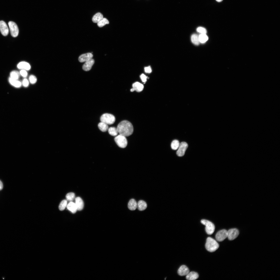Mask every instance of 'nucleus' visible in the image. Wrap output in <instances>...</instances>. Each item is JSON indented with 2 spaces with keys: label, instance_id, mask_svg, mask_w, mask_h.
<instances>
[{
  "label": "nucleus",
  "instance_id": "72a5a7b5",
  "mask_svg": "<svg viewBox=\"0 0 280 280\" xmlns=\"http://www.w3.org/2000/svg\"><path fill=\"white\" fill-rule=\"evenodd\" d=\"M29 80L26 78L24 79L22 82V85L24 87H27L29 85Z\"/></svg>",
  "mask_w": 280,
  "mask_h": 280
},
{
  "label": "nucleus",
  "instance_id": "ddd939ff",
  "mask_svg": "<svg viewBox=\"0 0 280 280\" xmlns=\"http://www.w3.org/2000/svg\"><path fill=\"white\" fill-rule=\"evenodd\" d=\"M94 63V60L92 59L90 60L85 62L82 66L83 69L85 71H88L91 68Z\"/></svg>",
  "mask_w": 280,
  "mask_h": 280
},
{
  "label": "nucleus",
  "instance_id": "7c9ffc66",
  "mask_svg": "<svg viewBox=\"0 0 280 280\" xmlns=\"http://www.w3.org/2000/svg\"><path fill=\"white\" fill-rule=\"evenodd\" d=\"M67 201L66 200H62L60 203L59 206V209L61 211L64 210L67 205Z\"/></svg>",
  "mask_w": 280,
  "mask_h": 280
},
{
  "label": "nucleus",
  "instance_id": "aec40b11",
  "mask_svg": "<svg viewBox=\"0 0 280 280\" xmlns=\"http://www.w3.org/2000/svg\"><path fill=\"white\" fill-rule=\"evenodd\" d=\"M137 203L134 199H131L128 204V207L130 210L133 211L135 210L137 208Z\"/></svg>",
  "mask_w": 280,
  "mask_h": 280
},
{
  "label": "nucleus",
  "instance_id": "393cba45",
  "mask_svg": "<svg viewBox=\"0 0 280 280\" xmlns=\"http://www.w3.org/2000/svg\"><path fill=\"white\" fill-rule=\"evenodd\" d=\"M199 38L200 42L203 43L208 40V37L206 34H201L199 36Z\"/></svg>",
  "mask_w": 280,
  "mask_h": 280
},
{
  "label": "nucleus",
  "instance_id": "412c9836",
  "mask_svg": "<svg viewBox=\"0 0 280 280\" xmlns=\"http://www.w3.org/2000/svg\"><path fill=\"white\" fill-rule=\"evenodd\" d=\"M147 207L146 203L144 201L140 200L137 203V207L140 211H142L145 209Z\"/></svg>",
  "mask_w": 280,
  "mask_h": 280
},
{
  "label": "nucleus",
  "instance_id": "4468645a",
  "mask_svg": "<svg viewBox=\"0 0 280 280\" xmlns=\"http://www.w3.org/2000/svg\"><path fill=\"white\" fill-rule=\"evenodd\" d=\"M132 86V88L130 89L131 92L135 90L137 92H139L142 91L144 88L143 85L138 82H136L133 83Z\"/></svg>",
  "mask_w": 280,
  "mask_h": 280
},
{
  "label": "nucleus",
  "instance_id": "4c0bfd02",
  "mask_svg": "<svg viewBox=\"0 0 280 280\" xmlns=\"http://www.w3.org/2000/svg\"><path fill=\"white\" fill-rule=\"evenodd\" d=\"M3 187V184L2 181L0 180V190H2Z\"/></svg>",
  "mask_w": 280,
  "mask_h": 280
},
{
  "label": "nucleus",
  "instance_id": "b1692460",
  "mask_svg": "<svg viewBox=\"0 0 280 280\" xmlns=\"http://www.w3.org/2000/svg\"><path fill=\"white\" fill-rule=\"evenodd\" d=\"M191 41L193 44L197 45H198L200 43L199 40V36L195 34H193L191 37Z\"/></svg>",
  "mask_w": 280,
  "mask_h": 280
},
{
  "label": "nucleus",
  "instance_id": "20e7f679",
  "mask_svg": "<svg viewBox=\"0 0 280 280\" xmlns=\"http://www.w3.org/2000/svg\"><path fill=\"white\" fill-rule=\"evenodd\" d=\"M100 120L101 122L106 123L108 125H111L114 123L115 118L113 115L110 114L105 113L101 116Z\"/></svg>",
  "mask_w": 280,
  "mask_h": 280
},
{
  "label": "nucleus",
  "instance_id": "6e6552de",
  "mask_svg": "<svg viewBox=\"0 0 280 280\" xmlns=\"http://www.w3.org/2000/svg\"><path fill=\"white\" fill-rule=\"evenodd\" d=\"M227 236V231L223 229L219 231L216 234L215 238L219 241H222L225 239Z\"/></svg>",
  "mask_w": 280,
  "mask_h": 280
},
{
  "label": "nucleus",
  "instance_id": "9d476101",
  "mask_svg": "<svg viewBox=\"0 0 280 280\" xmlns=\"http://www.w3.org/2000/svg\"><path fill=\"white\" fill-rule=\"evenodd\" d=\"M0 31L4 36H7L9 32V29L7 24L3 20L0 21Z\"/></svg>",
  "mask_w": 280,
  "mask_h": 280
},
{
  "label": "nucleus",
  "instance_id": "2eb2a0df",
  "mask_svg": "<svg viewBox=\"0 0 280 280\" xmlns=\"http://www.w3.org/2000/svg\"><path fill=\"white\" fill-rule=\"evenodd\" d=\"M17 67L19 69H24L26 71L30 70L31 68L29 64L25 61L20 62L18 64Z\"/></svg>",
  "mask_w": 280,
  "mask_h": 280
},
{
  "label": "nucleus",
  "instance_id": "f257e3e1",
  "mask_svg": "<svg viewBox=\"0 0 280 280\" xmlns=\"http://www.w3.org/2000/svg\"><path fill=\"white\" fill-rule=\"evenodd\" d=\"M117 129L119 134L125 137L131 135L134 130L132 124L127 120H123L120 122L118 124Z\"/></svg>",
  "mask_w": 280,
  "mask_h": 280
},
{
  "label": "nucleus",
  "instance_id": "c756f323",
  "mask_svg": "<svg viewBox=\"0 0 280 280\" xmlns=\"http://www.w3.org/2000/svg\"><path fill=\"white\" fill-rule=\"evenodd\" d=\"M109 21L106 18H103L102 20L97 23V25L99 27H102L106 24H109Z\"/></svg>",
  "mask_w": 280,
  "mask_h": 280
},
{
  "label": "nucleus",
  "instance_id": "dca6fc26",
  "mask_svg": "<svg viewBox=\"0 0 280 280\" xmlns=\"http://www.w3.org/2000/svg\"><path fill=\"white\" fill-rule=\"evenodd\" d=\"M75 201L77 210H82L84 207V202L82 199L79 197H77L75 198Z\"/></svg>",
  "mask_w": 280,
  "mask_h": 280
},
{
  "label": "nucleus",
  "instance_id": "f8f14e48",
  "mask_svg": "<svg viewBox=\"0 0 280 280\" xmlns=\"http://www.w3.org/2000/svg\"><path fill=\"white\" fill-rule=\"evenodd\" d=\"M189 272L188 268L186 265H183L181 266L178 270V275L181 276L186 275Z\"/></svg>",
  "mask_w": 280,
  "mask_h": 280
},
{
  "label": "nucleus",
  "instance_id": "f03ea898",
  "mask_svg": "<svg viewBox=\"0 0 280 280\" xmlns=\"http://www.w3.org/2000/svg\"><path fill=\"white\" fill-rule=\"evenodd\" d=\"M205 248L207 250L212 252L215 251L219 247V245L216 241L213 238L208 237L206 240Z\"/></svg>",
  "mask_w": 280,
  "mask_h": 280
},
{
  "label": "nucleus",
  "instance_id": "bb28decb",
  "mask_svg": "<svg viewBox=\"0 0 280 280\" xmlns=\"http://www.w3.org/2000/svg\"><path fill=\"white\" fill-rule=\"evenodd\" d=\"M19 73L16 71H13L10 74V77L15 79L18 80L19 77Z\"/></svg>",
  "mask_w": 280,
  "mask_h": 280
},
{
  "label": "nucleus",
  "instance_id": "2f4dec72",
  "mask_svg": "<svg viewBox=\"0 0 280 280\" xmlns=\"http://www.w3.org/2000/svg\"><path fill=\"white\" fill-rule=\"evenodd\" d=\"M37 79L36 76L33 75H31L29 78V82L32 84H35L37 82Z\"/></svg>",
  "mask_w": 280,
  "mask_h": 280
},
{
  "label": "nucleus",
  "instance_id": "a211bd4d",
  "mask_svg": "<svg viewBox=\"0 0 280 280\" xmlns=\"http://www.w3.org/2000/svg\"><path fill=\"white\" fill-rule=\"evenodd\" d=\"M186 276V278L188 280H194L199 277L198 273L194 271L189 272Z\"/></svg>",
  "mask_w": 280,
  "mask_h": 280
},
{
  "label": "nucleus",
  "instance_id": "cd10ccee",
  "mask_svg": "<svg viewBox=\"0 0 280 280\" xmlns=\"http://www.w3.org/2000/svg\"><path fill=\"white\" fill-rule=\"evenodd\" d=\"M180 143L178 140H174L173 141L171 144V148L173 150L177 149L179 146Z\"/></svg>",
  "mask_w": 280,
  "mask_h": 280
},
{
  "label": "nucleus",
  "instance_id": "0eeeda50",
  "mask_svg": "<svg viewBox=\"0 0 280 280\" xmlns=\"http://www.w3.org/2000/svg\"><path fill=\"white\" fill-rule=\"evenodd\" d=\"M188 147V145L186 142H182L180 143L178 149L176 152L177 155L179 157L183 156Z\"/></svg>",
  "mask_w": 280,
  "mask_h": 280
},
{
  "label": "nucleus",
  "instance_id": "58836bf2",
  "mask_svg": "<svg viewBox=\"0 0 280 280\" xmlns=\"http://www.w3.org/2000/svg\"><path fill=\"white\" fill-rule=\"evenodd\" d=\"M216 1L218 2H222L223 0H216Z\"/></svg>",
  "mask_w": 280,
  "mask_h": 280
},
{
  "label": "nucleus",
  "instance_id": "39448f33",
  "mask_svg": "<svg viewBox=\"0 0 280 280\" xmlns=\"http://www.w3.org/2000/svg\"><path fill=\"white\" fill-rule=\"evenodd\" d=\"M114 140L118 146L121 148H124L127 145V141L124 136L119 134L115 137Z\"/></svg>",
  "mask_w": 280,
  "mask_h": 280
},
{
  "label": "nucleus",
  "instance_id": "c9c22d12",
  "mask_svg": "<svg viewBox=\"0 0 280 280\" xmlns=\"http://www.w3.org/2000/svg\"><path fill=\"white\" fill-rule=\"evenodd\" d=\"M140 77L143 82H145L146 81L147 77L144 74H141L140 76Z\"/></svg>",
  "mask_w": 280,
  "mask_h": 280
},
{
  "label": "nucleus",
  "instance_id": "9b49d317",
  "mask_svg": "<svg viewBox=\"0 0 280 280\" xmlns=\"http://www.w3.org/2000/svg\"><path fill=\"white\" fill-rule=\"evenodd\" d=\"M93 57L92 53H88L81 55L79 57L78 60L81 62H86L92 59Z\"/></svg>",
  "mask_w": 280,
  "mask_h": 280
},
{
  "label": "nucleus",
  "instance_id": "1a4fd4ad",
  "mask_svg": "<svg viewBox=\"0 0 280 280\" xmlns=\"http://www.w3.org/2000/svg\"><path fill=\"white\" fill-rule=\"evenodd\" d=\"M239 232L236 228H232L227 231V237L229 240H232L236 239L239 235Z\"/></svg>",
  "mask_w": 280,
  "mask_h": 280
},
{
  "label": "nucleus",
  "instance_id": "7ed1b4c3",
  "mask_svg": "<svg viewBox=\"0 0 280 280\" xmlns=\"http://www.w3.org/2000/svg\"><path fill=\"white\" fill-rule=\"evenodd\" d=\"M201 222L205 226V230L207 233L208 235L212 234L214 232L215 226L211 222L205 219L201 220Z\"/></svg>",
  "mask_w": 280,
  "mask_h": 280
},
{
  "label": "nucleus",
  "instance_id": "6ab92c4d",
  "mask_svg": "<svg viewBox=\"0 0 280 280\" xmlns=\"http://www.w3.org/2000/svg\"><path fill=\"white\" fill-rule=\"evenodd\" d=\"M67 208L72 213H75L77 210V207L75 203L70 202L66 206Z\"/></svg>",
  "mask_w": 280,
  "mask_h": 280
},
{
  "label": "nucleus",
  "instance_id": "473e14b6",
  "mask_svg": "<svg viewBox=\"0 0 280 280\" xmlns=\"http://www.w3.org/2000/svg\"><path fill=\"white\" fill-rule=\"evenodd\" d=\"M197 31L201 34H206L207 32L206 29L202 27H198L197 29Z\"/></svg>",
  "mask_w": 280,
  "mask_h": 280
},
{
  "label": "nucleus",
  "instance_id": "e433bc0d",
  "mask_svg": "<svg viewBox=\"0 0 280 280\" xmlns=\"http://www.w3.org/2000/svg\"><path fill=\"white\" fill-rule=\"evenodd\" d=\"M144 70L145 72L146 73H150L152 72L151 68L150 66L145 67L144 68Z\"/></svg>",
  "mask_w": 280,
  "mask_h": 280
},
{
  "label": "nucleus",
  "instance_id": "4be33fe9",
  "mask_svg": "<svg viewBox=\"0 0 280 280\" xmlns=\"http://www.w3.org/2000/svg\"><path fill=\"white\" fill-rule=\"evenodd\" d=\"M103 18V16L102 14L100 12H98L93 16L92 20L94 23H97L102 20Z\"/></svg>",
  "mask_w": 280,
  "mask_h": 280
},
{
  "label": "nucleus",
  "instance_id": "5701e85b",
  "mask_svg": "<svg viewBox=\"0 0 280 280\" xmlns=\"http://www.w3.org/2000/svg\"><path fill=\"white\" fill-rule=\"evenodd\" d=\"M98 126L99 129L103 132L106 131L109 128L107 124L102 122L99 123Z\"/></svg>",
  "mask_w": 280,
  "mask_h": 280
},
{
  "label": "nucleus",
  "instance_id": "f3484780",
  "mask_svg": "<svg viewBox=\"0 0 280 280\" xmlns=\"http://www.w3.org/2000/svg\"><path fill=\"white\" fill-rule=\"evenodd\" d=\"M9 81L11 85L16 88H19L22 85V82L18 80L13 79L10 77L9 79Z\"/></svg>",
  "mask_w": 280,
  "mask_h": 280
},
{
  "label": "nucleus",
  "instance_id": "c85d7f7f",
  "mask_svg": "<svg viewBox=\"0 0 280 280\" xmlns=\"http://www.w3.org/2000/svg\"><path fill=\"white\" fill-rule=\"evenodd\" d=\"M75 194L73 192L68 193L66 195L67 201L70 202L72 201L75 199Z\"/></svg>",
  "mask_w": 280,
  "mask_h": 280
},
{
  "label": "nucleus",
  "instance_id": "a878e982",
  "mask_svg": "<svg viewBox=\"0 0 280 280\" xmlns=\"http://www.w3.org/2000/svg\"><path fill=\"white\" fill-rule=\"evenodd\" d=\"M108 131L109 134L113 136H116L118 133L117 128L115 127H110L108 128Z\"/></svg>",
  "mask_w": 280,
  "mask_h": 280
},
{
  "label": "nucleus",
  "instance_id": "f704fd0d",
  "mask_svg": "<svg viewBox=\"0 0 280 280\" xmlns=\"http://www.w3.org/2000/svg\"><path fill=\"white\" fill-rule=\"evenodd\" d=\"M19 73L20 75L24 78L27 77L28 75L26 71L24 69H21Z\"/></svg>",
  "mask_w": 280,
  "mask_h": 280
},
{
  "label": "nucleus",
  "instance_id": "423d86ee",
  "mask_svg": "<svg viewBox=\"0 0 280 280\" xmlns=\"http://www.w3.org/2000/svg\"><path fill=\"white\" fill-rule=\"evenodd\" d=\"M11 35L13 37H16L18 35L19 29L17 25L14 22L10 21L8 23Z\"/></svg>",
  "mask_w": 280,
  "mask_h": 280
}]
</instances>
